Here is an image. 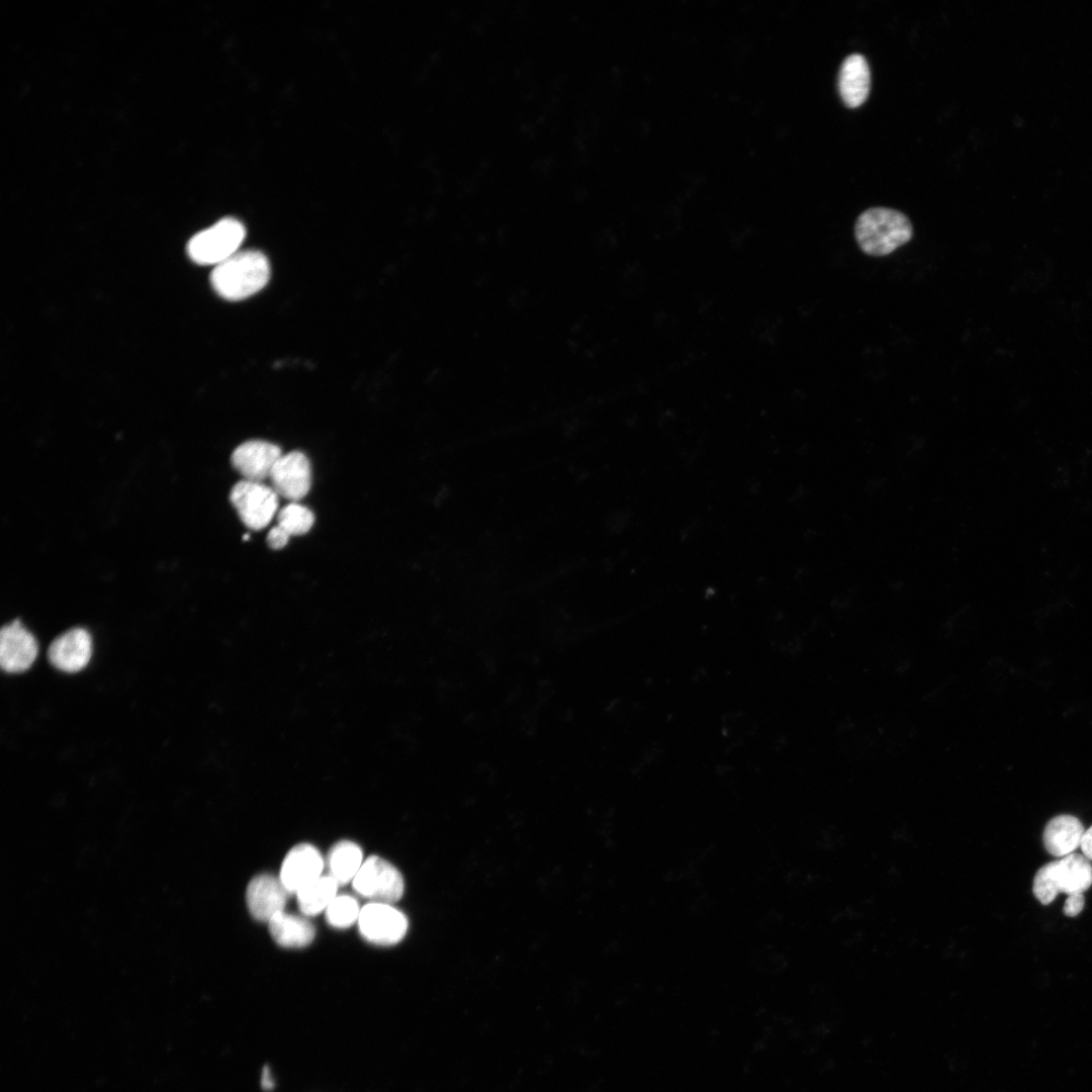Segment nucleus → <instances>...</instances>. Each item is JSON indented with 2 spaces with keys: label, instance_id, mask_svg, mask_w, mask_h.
<instances>
[{
  "label": "nucleus",
  "instance_id": "f257e3e1",
  "mask_svg": "<svg viewBox=\"0 0 1092 1092\" xmlns=\"http://www.w3.org/2000/svg\"><path fill=\"white\" fill-rule=\"evenodd\" d=\"M270 264L260 251H239L214 266L210 283L228 300L245 299L265 287L270 278Z\"/></svg>",
  "mask_w": 1092,
  "mask_h": 1092
},
{
  "label": "nucleus",
  "instance_id": "f03ea898",
  "mask_svg": "<svg viewBox=\"0 0 1092 1092\" xmlns=\"http://www.w3.org/2000/svg\"><path fill=\"white\" fill-rule=\"evenodd\" d=\"M854 235L864 254L882 257L908 243L913 228L904 213L887 207H873L859 214Z\"/></svg>",
  "mask_w": 1092,
  "mask_h": 1092
},
{
  "label": "nucleus",
  "instance_id": "7ed1b4c3",
  "mask_svg": "<svg viewBox=\"0 0 1092 1092\" xmlns=\"http://www.w3.org/2000/svg\"><path fill=\"white\" fill-rule=\"evenodd\" d=\"M1092 885V864L1083 854L1073 852L1048 862L1036 872L1032 891L1042 904L1052 903L1058 894H1083Z\"/></svg>",
  "mask_w": 1092,
  "mask_h": 1092
},
{
  "label": "nucleus",
  "instance_id": "20e7f679",
  "mask_svg": "<svg viewBox=\"0 0 1092 1092\" xmlns=\"http://www.w3.org/2000/svg\"><path fill=\"white\" fill-rule=\"evenodd\" d=\"M245 237L242 222L222 218L194 235L187 244V254L196 264L216 266L239 252Z\"/></svg>",
  "mask_w": 1092,
  "mask_h": 1092
},
{
  "label": "nucleus",
  "instance_id": "39448f33",
  "mask_svg": "<svg viewBox=\"0 0 1092 1092\" xmlns=\"http://www.w3.org/2000/svg\"><path fill=\"white\" fill-rule=\"evenodd\" d=\"M355 892L372 902L394 903L404 891L403 878L387 860L372 855L366 858L352 881Z\"/></svg>",
  "mask_w": 1092,
  "mask_h": 1092
},
{
  "label": "nucleus",
  "instance_id": "423d86ee",
  "mask_svg": "<svg viewBox=\"0 0 1092 1092\" xmlns=\"http://www.w3.org/2000/svg\"><path fill=\"white\" fill-rule=\"evenodd\" d=\"M230 500L242 522L252 530L265 528L278 508V494L273 487L245 479L233 486Z\"/></svg>",
  "mask_w": 1092,
  "mask_h": 1092
},
{
  "label": "nucleus",
  "instance_id": "0eeeda50",
  "mask_svg": "<svg viewBox=\"0 0 1092 1092\" xmlns=\"http://www.w3.org/2000/svg\"><path fill=\"white\" fill-rule=\"evenodd\" d=\"M359 931L364 939L377 945H393L405 935V915L388 903L370 902L361 908Z\"/></svg>",
  "mask_w": 1092,
  "mask_h": 1092
},
{
  "label": "nucleus",
  "instance_id": "6e6552de",
  "mask_svg": "<svg viewBox=\"0 0 1092 1092\" xmlns=\"http://www.w3.org/2000/svg\"><path fill=\"white\" fill-rule=\"evenodd\" d=\"M270 480L278 495L293 503L303 498L311 486L308 458L299 451L282 454L271 472Z\"/></svg>",
  "mask_w": 1092,
  "mask_h": 1092
},
{
  "label": "nucleus",
  "instance_id": "1a4fd4ad",
  "mask_svg": "<svg viewBox=\"0 0 1092 1092\" xmlns=\"http://www.w3.org/2000/svg\"><path fill=\"white\" fill-rule=\"evenodd\" d=\"M281 455V450L277 445L262 440H251L242 443L234 450L231 461L245 480L262 482L270 478Z\"/></svg>",
  "mask_w": 1092,
  "mask_h": 1092
},
{
  "label": "nucleus",
  "instance_id": "9d476101",
  "mask_svg": "<svg viewBox=\"0 0 1092 1092\" xmlns=\"http://www.w3.org/2000/svg\"><path fill=\"white\" fill-rule=\"evenodd\" d=\"M325 862L322 854L313 845L300 843L286 854L279 879L289 894H296L301 888L322 876Z\"/></svg>",
  "mask_w": 1092,
  "mask_h": 1092
},
{
  "label": "nucleus",
  "instance_id": "9b49d317",
  "mask_svg": "<svg viewBox=\"0 0 1092 1092\" xmlns=\"http://www.w3.org/2000/svg\"><path fill=\"white\" fill-rule=\"evenodd\" d=\"M36 655V640L19 620L3 626L0 632V664L3 670L24 671L31 666Z\"/></svg>",
  "mask_w": 1092,
  "mask_h": 1092
},
{
  "label": "nucleus",
  "instance_id": "f8f14e48",
  "mask_svg": "<svg viewBox=\"0 0 1092 1092\" xmlns=\"http://www.w3.org/2000/svg\"><path fill=\"white\" fill-rule=\"evenodd\" d=\"M91 652L90 634L83 628H73L51 643L48 658L56 668L62 671L76 672L87 665Z\"/></svg>",
  "mask_w": 1092,
  "mask_h": 1092
},
{
  "label": "nucleus",
  "instance_id": "ddd939ff",
  "mask_svg": "<svg viewBox=\"0 0 1092 1092\" xmlns=\"http://www.w3.org/2000/svg\"><path fill=\"white\" fill-rule=\"evenodd\" d=\"M288 894L279 878L267 874L259 875L253 878L247 887V906L256 920L268 922L275 914L283 911Z\"/></svg>",
  "mask_w": 1092,
  "mask_h": 1092
},
{
  "label": "nucleus",
  "instance_id": "4468645a",
  "mask_svg": "<svg viewBox=\"0 0 1092 1092\" xmlns=\"http://www.w3.org/2000/svg\"><path fill=\"white\" fill-rule=\"evenodd\" d=\"M870 88L871 72L866 58L860 54L847 56L838 74V90L843 103L849 108L860 106L867 100Z\"/></svg>",
  "mask_w": 1092,
  "mask_h": 1092
},
{
  "label": "nucleus",
  "instance_id": "2eb2a0df",
  "mask_svg": "<svg viewBox=\"0 0 1092 1092\" xmlns=\"http://www.w3.org/2000/svg\"><path fill=\"white\" fill-rule=\"evenodd\" d=\"M1084 832V826L1077 817L1059 815L1046 823L1042 834L1043 845L1050 854L1064 857L1080 847Z\"/></svg>",
  "mask_w": 1092,
  "mask_h": 1092
},
{
  "label": "nucleus",
  "instance_id": "dca6fc26",
  "mask_svg": "<svg viewBox=\"0 0 1092 1092\" xmlns=\"http://www.w3.org/2000/svg\"><path fill=\"white\" fill-rule=\"evenodd\" d=\"M273 939L283 947H303L314 938V927L305 917L280 911L269 921Z\"/></svg>",
  "mask_w": 1092,
  "mask_h": 1092
},
{
  "label": "nucleus",
  "instance_id": "f3484780",
  "mask_svg": "<svg viewBox=\"0 0 1092 1092\" xmlns=\"http://www.w3.org/2000/svg\"><path fill=\"white\" fill-rule=\"evenodd\" d=\"M363 863L361 848L354 842L344 840L336 843L327 857L328 874L339 886L352 882Z\"/></svg>",
  "mask_w": 1092,
  "mask_h": 1092
},
{
  "label": "nucleus",
  "instance_id": "a211bd4d",
  "mask_svg": "<svg viewBox=\"0 0 1092 1092\" xmlns=\"http://www.w3.org/2000/svg\"><path fill=\"white\" fill-rule=\"evenodd\" d=\"M338 887V883L329 875L321 876L296 893L299 910L305 916L326 911L337 897Z\"/></svg>",
  "mask_w": 1092,
  "mask_h": 1092
},
{
  "label": "nucleus",
  "instance_id": "6ab92c4d",
  "mask_svg": "<svg viewBox=\"0 0 1092 1092\" xmlns=\"http://www.w3.org/2000/svg\"><path fill=\"white\" fill-rule=\"evenodd\" d=\"M314 523L313 513L306 507L294 502L283 507L277 515V526L290 536L307 533Z\"/></svg>",
  "mask_w": 1092,
  "mask_h": 1092
},
{
  "label": "nucleus",
  "instance_id": "aec40b11",
  "mask_svg": "<svg viewBox=\"0 0 1092 1092\" xmlns=\"http://www.w3.org/2000/svg\"><path fill=\"white\" fill-rule=\"evenodd\" d=\"M361 908L350 895L337 896L326 909V919L335 928H347L358 921Z\"/></svg>",
  "mask_w": 1092,
  "mask_h": 1092
},
{
  "label": "nucleus",
  "instance_id": "412c9836",
  "mask_svg": "<svg viewBox=\"0 0 1092 1092\" xmlns=\"http://www.w3.org/2000/svg\"><path fill=\"white\" fill-rule=\"evenodd\" d=\"M1084 904L1085 899L1083 894L1068 895L1063 907V913L1066 916L1075 917L1083 910Z\"/></svg>",
  "mask_w": 1092,
  "mask_h": 1092
},
{
  "label": "nucleus",
  "instance_id": "4be33fe9",
  "mask_svg": "<svg viewBox=\"0 0 1092 1092\" xmlns=\"http://www.w3.org/2000/svg\"><path fill=\"white\" fill-rule=\"evenodd\" d=\"M290 535L279 526L273 527L267 535V544L272 549H281L288 543Z\"/></svg>",
  "mask_w": 1092,
  "mask_h": 1092
},
{
  "label": "nucleus",
  "instance_id": "5701e85b",
  "mask_svg": "<svg viewBox=\"0 0 1092 1092\" xmlns=\"http://www.w3.org/2000/svg\"><path fill=\"white\" fill-rule=\"evenodd\" d=\"M1080 847L1083 855L1092 860V825L1085 830Z\"/></svg>",
  "mask_w": 1092,
  "mask_h": 1092
},
{
  "label": "nucleus",
  "instance_id": "b1692460",
  "mask_svg": "<svg viewBox=\"0 0 1092 1092\" xmlns=\"http://www.w3.org/2000/svg\"><path fill=\"white\" fill-rule=\"evenodd\" d=\"M269 1078H270L269 1071H268V1069H265L264 1074H263L262 1083L267 1089H269L273 1085L272 1082L269 1080Z\"/></svg>",
  "mask_w": 1092,
  "mask_h": 1092
}]
</instances>
